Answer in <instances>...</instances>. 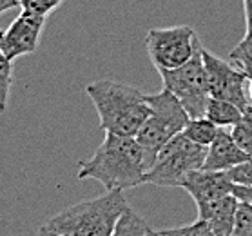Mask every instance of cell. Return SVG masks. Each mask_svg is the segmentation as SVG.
<instances>
[{
    "mask_svg": "<svg viewBox=\"0 0 252 236\" xmlns=\"http://www.w3.org/2000/svg\"><path fill=\"white\" fill-rule=\"evenodd\" d=\"M147 162L134 136L105 133L91 158L80 162L78 178L96 180L107 191H126L143 185Z\"/></svg>",
    "mask_w": 252,
    "mask_h": 236,
    "instance_id": "obj_1",
    "label": "cell"
},
{
    "mask_svg": "<svg viewBox=\"0 0 252 236\" xmlns=\"http://www.w3.org/2000/svg\"><path fill=\"white\" fill-rule=\"evenodd\" d=\"M87 97L98 113L100 127L105 133L136 136L142 124L149 116V105L140 89L124 82L103 80L91 82L86 87Z\"/></svg>",
    "mask_w": 252,
    "mask_h": 236,
    "instance_id": "obj_2",
    "label": "cell"
},
{
    "mask_svg": "<svg viewBox=\"0 0 252 236\" xmlns=\"http://www.w3.org/2000/svg\"><path fill=\"white\" fill-rule=\"evenodd\" d=\"M127 207L129 203L124 191H107L93 200L78 202L62 209L47 225L67 236H111Z\"/></svg>",
    "mask_w": 252,
    "mask_h": 236,
    "instance_id": "obj_3",
    "label": "cell"
},
{
    "mask_svg": "<svg viewBox=\"0 0 252 236\" xmlns=\"http://www.w3.org/2000/svg\"><path fill=\"white\" fill-rule=\"evenodd\" d=\"M145 100L149 105V116L145 118L134 138L142 147L147 166L151 167L158 151L185 129L189 115L178 102V98L165 87L158 93L145 95Z\"/></svg>",
    "mask_w": 252,
    "mask_h": 236,
    "instance_id": "obj_4",
    "label": "cell"
},
{
    "mask_svg": "<svg viewBox=\"0 0 252 236\" xmlns=\"http://www.w3.org/2000/svg\"><path fill=\"white\" fill-rule=\"evenodd\" d=\"M205 155V145L194 144L184 133H180L158 151L153 166L145 173L143 184L160 185V187H182L187 174L203 167Z\"/></svg>",
    "mask_w": 252,
    "mask_h": 236,
    "instance_id": "obj_5",
    "label": "cell"
},
{
    "mask_svg": "<svg viewBox=\"0 0 252 236\" xmlns=\"http://www.w3.org/2000/svg\"><path fill=\"white\" fill-rule=\"evenodd\" d=\"M201 44L190 57L189 62L180 66L176 69L158 71L163 82V87L178 98V102L184 105L189 118L205 116L207 102H209V86H207V75L201 60Z\"/></svg>",
    "mask_w": 252,
    "mask_h": 236,
    "instance_id": "obj_6",
    "label": "cell"
},
{
    "mask_svg": "<svg viewBox=\"0 0 252 236\" xmlns=\"http://www.w3.org/2000/svg\"><path fill=\"white\" fill-rule=\"evenodd\" d=\"M200 42L190 26L155 28L145 35V49L156 69L167 71L189 62Z\"/></svg>",
    "mask_w": 252,
    "mask_h": 236,
    "instance_id": "obj_7",
    "label": "cell"
},
{
    "mask_svg": "<svg viewBox=\"0 0 252 236\" xmlns=\"http://www.w3.org/2000/svg\"><path fill=\"white\" fill-rule=\"evenodd\" d=\"M201 60H203V67H205L209 95L212 98L232 102L241 111L245 109L247 105L251 104L249 91H247L249 76L230 62H225L216 55H212L203 46H201Z\"/></svg>",
    "mask_w": 252,
    "mask_h": 236,
    "instance_id": "obj_8",
    "label": "cell"
},
{
    "mask_svg": "<svg viewBox=\"0 0 252 236\" xmlns=\"http://www.w3.org/2000/svg\"><path fill=\"white\" fill-rule=\"evenodd\" d=\"M44 26H46V17L22 11L2 33L0 53L11 62L34 53L40 44Z\"/></svg>",
    "mask_w": 252,
    "mask_h": 236,
    "instance_id": "obj_9",
    "label": "cell"
},
{
    "mask_svg": "<svg viewBox=\"0 0 252 236\" xmlns=\"http://www.w3.org/2000/svg\"><path fill=\"white\" fill-rule=\"evenodd\" d=\"M182 189L187 191L196 205L211 200H218L221 196L232 195L234 184L230 182L227 171H207L198 169L185 176Z\"/></svg>",
    "mask_w": 252,
    "mask_h": 236,
    "instance_id": "obj_10",
    "label": "cell"
},
{
    "mask_svg": "<svg viewBox=\"0 0 252 236\" xmlns=\"http://www.w3.org/2000/svg\"><path fill=\"white\" fill-rule=\"evenodd\" d=\"M249 158L251 156L236 144V140L232 138L229 129L220 127L216 138L207 145L205 162H203L201 169H207V171H229V169L240 166Z\"/></svg>",
    "mask_w": 252,
    "mask_h": 236,
    "instance_id": "obj_11",
    "label": "cell"
},
{
    "mask_svg": "<svg viewBox=\"0 0 252 236\" xmlns=\"http://www.w3.org/2000/svg\"><path fill=\"white\" fill-rule=\"evenodd\" d=\"M238 203H240V200L236 198L234 193L221 196L218 200L200 203V205H196L198 214H200L198 218L203 220L216 236H232Z\"/></svg>",
    "mask_w": 252,
    "mask_h": 236,
    "instance_id": "obj_12",
    "label": "cell"
},
{
    "mask_svg": "<svg viewBox=\"0 0 252 236\" xmlns=\"http://www.w3.org/2000/svg\"><path fill=\"white\" fill-rule=\"evenodd\" d=\"M241 113L243 111L238 105H234L232 102H227V100L211 97L207 102L205 116L221 129H230L232 126H236L241 118Z\"/></svg>",
    "mask_w": 252,
    "mask_h": 236,
    "instance_id": "obj_13",
    "label": "cell"
},
{
    "mask_svg": "<svg viewBox=\"0 0 252 236\" xmlns=\"http://www.w3.org/2000/svg\"><path fill=\"white\" fill-rule=\"evenodd\" d=\"M218 129L220 127L216 124H212L207 116H198V118H189L187 126H185V129L182 133L189 140H192L194 144L205 145L207 147L212 140L216 138Z\"/></svg>",
    "mask_w": 252,
    "mask_h": 236,
    "instance_id": "obj_14",
    "label": "cell"
},
{
    "mask_svg": "<svg viewBox=\"0 0 252 236\" xmlns=\"http://www.w3.org/2000/svg\"><path fill=\"white\" fill-rule=\"evenodd\" d=\"M230 64L252 76V22L245 24V36L230 51Z\"/></svg>",
    "mask_w": 252,
    "mask_h": 236,
    "instance_id": "obj_15",
    "label": "cell"
},
{
    "mask_svg": "<svg viewBox=\"0 0 252 236\" xmlns=\"http://www.w3.org/2000/svg\"><path fill=\"white\" fill-rule=\"evenodd\" d=\"M147 231H149V225L145 224V220L134 209L127 207L120 220L116 222L111 236H145Z\"/></svg>",
    "mask_w": 252,
    "mask_h": 236,
    "instance_id": "obj_16",
    "label": "cell"
},
{
    "mask_svg": "<svg viewBox=\"0 0 252 236\" xmlns=\"http://www.w3.org/2000/svg\"><path fill=\"white\" fill-rule=\"evenodd\" d=\"M236 144L245 151L247 155L252 156V104H249L241 113L240 122L229 129Z\"/></svg>",
    "mask_w": 252,
    "mask_h": 236,
    "instance_id": "obj_17",
    "label": "cell"
},
{
    "mask_svg": "<svg viewBox=\"0 0 252 236\" xmlns=\"http://www.w3.org/2000/svg\"><path fill=\"white\" fill-rule=\"evenodd\" d=\"M13 87V66L11 60L0 53V115H4L7 109L9 95Z\"/></svg>",
    "mask_w": 252,
    "mask_h": 236,
    "instance_id": "obj_18",
    "label": "cell"
},
{
    "mask_svg": "<svg viewBox=\"0 0 252 236\" xmlns=\"http://www.w3.org/2000/svg\"><path fill=\"white\" fill-rule=\"evenodd\" d=\"M232 236H252V205L247 202L238 203Z\"/></svg>",
    "mask_w": 252,
    "mask_h": 236,
    "instance_id": "obj_19",
    "label": "cell"
},
{
    "mask_svg": "<svg viewBox=\"0 0 252 236\" xmlns=\"http://www.w3.org/2000/svg\"><path fill=\"white\" fill-rule=\"evenodd\" d=\"M163 236H216L212 229L203 222V220H196L189 225H182V227H172V229L160 231Z\"/></svg>",
    "mask_w": 252,
    "mask_h": 236,
    "instance_id": "obj_20",
    "label": "cell"
},
{
    "mask_svg": "<svg viewBox=\"0 0 252 236\" xmlns=\"http://www.w3.org/2000/svg\"><path fill=\"white\" fill-rule=\"evenodd\" d=\"M62 2L63 0H20V7H22V11H29V13H34V15L47 17Z\"/></svg>",
    "mask_w": 252,
    "mask_h": 236,
    "instance_id": "obj_21",
    "label": "cell"
},
{
    "mask_svg": "<svg viewBox=\"0 0 252 236\" xmlns=\"http://www.w3.org/2000/svg\"><path fill=\"white\" fill-rule=\"evenodd\" d=\"M230 182L234 185H245V187H252V156L249 160H245L240 166L232 167L227 171Z\"/></svg>",
    "mask_w": 252,
    "mask_h": 236,
    "instance_id": "obj_22",
    "label": "cell"
},
{
    "mask_svg": "<svg viewBox=\"0 0 252 236\" xmlns=\"http://www.w3.org/2000/svg\"><path fill=\"white\" fill-rule=\"evenodd\" d=\"M234 195L240 202H247L252 205V187H245V185H234Z\"/></svg>",
    "mask_w": 252,
    "mask_h": 236,
    "instance_id": "obj_23",
    "label": "cell"
},
{
    "mask_svg": "<svg viewBox=\"0 0 252 236\" xmlns=\"http://www.w3.org/2000/svg\"><path fill=\"white\" fill-rule=\"evenodd\" d=\"M34 236H67V235H62V233H58V231H55V229H51L49 225H42L40 229L36 231V235Z\"/></svg>",
    "mask_w": 252,
    "mask_h": 236,
    "instance_id": "obj_24",
    "label": "cell"
},
{
    "mask_svg": "<svg viewBox=\"0 0 252 236\" xmlns=\"http://www.w3.org/2000/svg\"><path fill=\"white\" fill-rule=\"evenodd\" d=\"M17 6H20V0H0V15Z\"/></svg>",
    "mask_w": 252,
    "mask_h": 236,
    "instance_id": "obj_25",
    "label": "cell"
},
{
    "mask_svg": "<svg viewBox=\"0 0 252 236\" xmlns=\"http://www.w3.org/2000/svg\"><path fill=\"white\" fill-rule=\"evenodd\" d=\"M243 9H245V24L252 22V0H243Z\"/></svg>",
    "mask_w": 252,
    "mask_h": 236,
    "instance_id": "obj_26",
    "label": "cell"
},
{
    "mask_svg": "<svg viewBox=\"0 0 252 236\" xmlns=\"http://www.w3.org/2000/svg\"><path fill=\"white\" fill-rule=\"evenodd\" d=\"M247 91H249V100L252 104V76H249V84H247Z\"/></svg>",
    "mask_w": 252,
    "mask_h": 236,
    "instance_id": "obj_27",
    "label": "cell"
},
{
    "mask_svg": "<svg viewBox=\"0 0 252 236\" xmlns=\"http://www.w3.org/2000/svg\"><path fill=\"white\" fill-rule=\"evenodd\" d=\"M145 236H163V235H161L160 231H155V229H151L149 227V231H147V235Z\"/></svg>",
    "mask_w": 252,
    "mask_h": 236,
    "instance_id": "obj_28",
    "label": "cell"
},
{
    "mask_svg": "<svg viewBox=\"0 0 252 236\" xmlns=\"http://www.w3.org/2000/svg\"><path fill=\"white\" fill-rule=\"evenodd\" d=\"M2 33H4V31H0V42H2Z\"/></svg>",
    "mask_w": 252,
    "mask_h": 236,
    "instance_id": "obj_29",
    "label": "cell"
}]
</instances>
